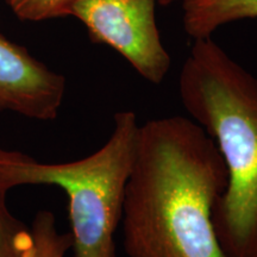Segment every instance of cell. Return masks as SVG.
<instances>
[{"instance_id":"obj_1","label":"cell","mask_w":257,"mask_h":257,"mask_svg":"<svg viewBox=\"0 0 257 257\" xmlns=\"http://www.w3.org/2000/svg\"><path fill=\"white\" fill-rule=\"evenodd\" d=\"M226 185L216 143L191 118L141 124L120 221L126 256L226 257L213 226Z\"/></svg>"},{"instance_id":"obj_2","label":"cell","mask_w":257,"mask_h":257,"mask_svg":"<svg viewBox=\"0 0 257 257\" xmlns=\"http://www.w3.org/2000/svg\"><path fill=\"white\" fill-rule=\"evenodd\" d=\"M193 41L179 93L226 167V188L213 210L218 242L226 257H257V76L211 37Z\"/></svg>"},{"instance_id":"obj_3","label":"cell","mask_w":257,"mask_h":257,"mask_svg":"<svg viewBox=\"0 0 257 257\" xmlns=\"http://www.w3.org/2000/svg\"><path fill=\"white\" fill-rule=\"evenodd\" d=\"M140 125L135 112H118L107 142L72 162L43 163L0 148V189L9 192L24 185L60 187L68 197L74 257H115L114 233L123 216Z\"/></svg>"},{"instance_id":"obj_4","label":"cell","mask_w":257,"mask_h":257,"mask_svg":"<svg viewBox=\"0 0 257 257\" xmlns=\"http://www.w3.org/2000/svg\"><path fill=\"white\" fill-rule=\"evenodd\" d=\"M159 0H78L72 16L87 29L93 43L117 51L147 81L160 85L170 69L155 10Z\"/></svg>"},{"instance_id":"obj_5","label":"cell","mask_w":257,"mask_h":257,"mask_svg":"<svg viewBox=\"0 0 257 257\" xmlns=\"http://www.w3.org/2000/svg\"><path fill=\"white\" fill-rule=\"evenodd\" d=\"M66 78L0 35V111L42 121L56 119Z\"/></svg>"},{"instance_id":"obj_6","label":"cell","mask_w":257,"mask_h":257,"mask_svg":"<svg viewBox=\"0 0 257 257\" xmlns=\"http://www.w3.org/2000/svg\"><path fill=\"white\" fill-rule=\"evenodd\" d=\"M182 24L193 40L208 38L221 25L257 18V0H184Z\"/></svg>"},{"instance_id":"obj_7","label":"cell","mask_w":257,"mask_h":257,"mask_svg":"<svg viewBox=\"0 0 257 257\" xmlns=\"http://www.w3.org/2000/svg\"><path fill=\"white\" fill-rule=\"evenodd\" d=\"M70 232H60L51 211H38L30 227V242L23 257H64L72 250Z\"/></svg>"},{"instance_id":"obj_8","label":"cell","mask_w":257,"mask_h":257,"mask_svg":"<svg viewBox=\"0 0 257 257\" xmlns=\"http://www.w3.org/2000/svg\"><path fill=\"white\" fill-rule=\"evenodd\" d=\"M6 193L0 189V257H23L30 242V229L10 212Z\"/></svg>"},{"instance_id":"obj_9","label":"cell","mask_w":257,"mask_h":257,"mask_svg":"<svg viewBox=\"0 0 257 257\" xmlns=\"http://www.w3.org/2000/svg\"><path fill=\"white\" fill-rule=\"evenodd\" d=\"M78 0H6L12 12L25 22H42L72 16Z\"/></svg>"},{"instance_id":"obj_10","label":"cell","mask_w":257,"mask_h":257,"mask_svg":"<svg viewBox=\"0 0 257 257\" xmlns=\"http://www.w3.org/2000/svg\"><path fill=\"white\" fill-rule=\"evenodd\" d=\"M178 2H184V0H159V4L162 6H167L173 4V3H178Z\"/></svg>"}]
</instances>
